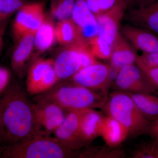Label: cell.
<instances>
[{
  "label": "cell",
  "instance_id": "cell-1",
  "mask_svg": "<svg viewBox=\"0 0 158 158\" xmlns=\"http://www.w3.org/2000/svg\"><path fill=\"white\" fill-rule=\"evenodd\" d=\"M0 97L5 136L3 143L11 145L31 136L46 135L37 123L26 89L17 83L8 84Z\"/></svg>",
  "mask_w": 158,
  "mask_h": 158
},
{
  "label": "cell",
  "instance_id": "cell-2",
  "mask_svg": "<svg viewBox=\"0 0 158 158\" xmlns=\"http://www.w3.org/2000/svg\"><path fill=\"white\" fill-rule=\"evenodd\" d=\"M108 98L107 91L94 90L75 85H59L36 95L34 101L54 103L66 112L101 108Z\"/></svg>",
  "mask_w": 158,
  "mask_h": 158
},
{
  "label": "cell",
  "instance_id": "cell-3",
  "mask_svg": "<svg viewBox=\"0 0 158 158\" xmlns=\"http://www.w3.org/2000/svg\"><path fill=\"white\" fill-rule=\"evenodd\" d=\"M79 153L50 136L38 135L6 145L0 153L6 158H69Z\"/></svg>",
  "mask_w": 158,
  "mask_h": 158
},
{
  "label": "cell",
  "instance_id": "cell-4",
  "mask_svg": "<svg viewBox=\"0 0 158 158\" xmlns=\"http://www.w3.org/2000/svg\"><path fill=\"white\" fill-rule=\"evenodd\" d=\"M101 108L107 116L113 117L122 124L133 138L148 135L151 121L127 93L120 91L112 93Z\"/></svg>",
  "mask_w": 158,
  "mask_h": 158
},
{
  "label": "cell",
  "instance_id": "cell-5",
  "mask_svg": "<svg viewBox=\"0 0 158 158\" xmlns=\"http://www.w3.org/2000/svg\"><path fill=\"white\" fill-rule=\"evenodd\" d=\"M59 80L54 69V60L37 59L28 71L26 90L31 95L41 94L53 88Z\"/></svg>",
  "mask_w": 158,
  "mask_h": 158
},
{
  "label": "cell",
  "instance_id": "cell-6",
  "mask_svg": "<svg viewBox=\"0 0 158 158\" xmlns=\"http://www.w3.org/2000/svg\"><path fill=\"white\" fill-rule=\"evenodd\" d=\"M115 87L119 91L130 93H155L156 88L136 64L123 67L116 74Z\"/></svg>",
  "mask_w": 158,
  "mask_h": 158
},
{
  "label": "cell",
  "instance_id": "cell-7",
  "mask_svg": "<svg viewBox=\"0 0 158 158\" xmlns=\"http://www.w3.org/2000/svg\"><path fill=\"white\" fill-rule=\"evenodd\" d=\"M113 71L110 65L98 62L82 69L71 78L74 85L91 90L107 91Z\"/></svg>",
  "mask_w": 158,
  "mask_h": 158
},
{
  "label": "cell",
  "instance_id": "cell-8",
  "mask_svg": "<svg viewBox=\"0 0 158 158\" xmlns=\"http://www.w3.org/2000/svg\"><path fill=\"white\" fill-rule=\"evenodd\" d=\"M127 9L124 0H121L108 11L95 16L98 27V35L111 45L120 33V23Z\"/></svg>",
  "mask_w": 158,
  "mask_h": 158
},
{
  "label": "cell",
  "instance_id": "cell-9",
  "mask_svg": "<svg viewBox=\"0 0 158 158\" xmlns=\"http://www.w3.org/2000/svg\"><path fill=\"white\" fill-rule=\"evenodd\" d=\"M45 19L41 4H25L18 10L14 20L13 31L15 37L19 40L26 34L36 32Z\"/></svg>",
  "mask_w": 158,
  "mask_h": 158
},
{
  "label": "cell",
  "instance_id": "cell-10",
  "mask_svg": "<svg viewBox=\"0 0 158 158\" xmlns=\"http://www.w3.org/2000/svg\"><path fill=\"white\" fill-rule=\"evenodd\" d=\"M34 108L40 127L47 136L62 124L67 113L58 105L48 102L34 101Z\"/></svg>",
  "mask_w": 158,
  "mask_h": 158
},
{
  "label": "cell",
  "instance_id": "cell-11",
  "mask_svg": "<svg viewBox=\"0 0 158 158\" xmlns=\"http://www.w3.org/2000/svg\"><path fill=\"white\" fill-rule=\"evenodd\" d=\"M82 110L67 112L64 121L53 133L55 138L65 146L75 151L78 150L86 145L80 132Z\"/></svg>",
  "mask_w": 158,
  "mask_h": 158
},
{
  "label": "cell",
  "instance_id": "cell-12",
  "mask_svg": "<svg viewBox=\"0 0 158 158\" xmlns=\"http://www.w3.org/2000/svg\"><path fill=\"white\" fill-rule=\"evenodd\" d=\"M71 19L77 29L78 40L88 43L90 38L98 35V27L96 17L85 0H75Z\"/></svg>",
  "mask_w": 158,
  "mask_h": 158
},
{
  "label": "cell",
  "instance_id": "cell-13",
  "mask_svg": "<svg viewBox=\"0 0 158 158\" xmlns=\"http://www.w3.org/2000/svg\"><path fill=\"white\" fill-rule=\"evenodd\" d=\"M120 34L136 51L144 53L158 51V37L149 31L126 23L120 26Z\"/></svg>",
  "mask_w": 158,
  "mask_h": 158
},
{
  "label": "cell",
  "instance_id": "cell-14",
  "mask_svg": "<svg viewBox=\"0 0 158 158\" xmlns=\"http://www.w3.org/2000/svg\"><path fill=\"white\" fill-rule=\"evenodd\" d=\"M123 19L127 23L146 29L158 37V1L142 8L127 9Z\"/></svg>",
  "mask_w": 158,
  "mask_h": 158
},
{
  "label": "cell",
  "instance_id": "cell-15",
  "mask_svg": "<svg viewBox=\"0 0 158 158\" xmlns=\"http://www.w3.org/2000/svg\"><path fill=\"white\" fill-rule=\"evenodd\" d=\"M81 68V60L74 44L67 46L54 61V69L59 80L72 77Z\"/></svg>",
  "mask_w": 158,
  "mask_h": 158
},
{
  "label": "cell",
  "instance_id": "cell-16",
  "mask_svg": "<svg viewBox=\"0 0 158 158\" xmlns=\"http://www.w3.org/2000/svg\"><path fill=\"white\" fill-rule=\"evenodd\" d=\"M138 56L136 50L119 33L112 45L110 65L117 74L123 67L136 64Z\"/></svg>",
  "mask_w": 158,
  "mask_h": 158
},
{
  "label": "cell",
  "instance_id": "cell-17",
  "mask_svg": "<svg viewBox=\"0 0 158 158\" xmlns=\"http://www.w3.org/2000/svg\"><path fill=\"white\" fill-rule=\"evenodd\" d=\"M35 33L30 32L20 38L11 56V67L20 77L23 76L26 64L33 52Z\"/></svg>",
  "mask_w": 158,
  "mask_h": 158
},
{
  "label": "cell",
  "instance_id": "cell-18",
  "mask_svg": "<svg viewBox=\"0 0 158 158\" xmlns=\"http://www.w3.org/2000/svg\"><path fill=\"white\" fill-rule=\"evenodd\" d=\"M104 116L94 109L82 110L80 118L81 136L85 144L101 135Z\"/></svg>",
  "mask_w": 158,
  "mask_h": 158
},
{
  "label": "cell",
  "instance_id": "cell-19",
  "mask_svg": "<svg viewBox=\"0 0 158 158\" xmlns=\"http://www.w3.org/2000/svg\"><path fill=\"white\" fill-rule=\"evenodd\" d=\"M129 135L127 130L119 122L111 116H104L100 136L106 145L118 147Z\"/></svg>",
  "mask_w": 158,
  "mask_h": 158
},
{
  "label": "cell",
  "instance_id": "cell-20",
  "mask_svg": "<svg viewBox=\"0 0 158 158\" xmlns=\"http://www.w3.org/2000/svg\"><path fill=\"white\" fill-rule=\"evenodd\" d=\"M127 93L149 121H152L158 117V96L153 94Z\"/></svg>",
  "mask_w": 158,
  "mask_h": 158
},
{
  "label": "cell",
  "instance_id": "cell-21",
  "mask_svg": "<svg viewBox=\"0 0 158 158\" xmlns=\"http://www.w3.org/2000/svg\"><path fill=\"white\" fill-rule=\"evenodd\" d=\"M55 38V26L53 23L50 19L45 18L35 33L34 46L40 52H45L52 45Z\"/></svg>",
  "mask_w": 158,
  "mask_h": 158
},
{
  "label": "cell",
  "instance_id": "cell-22",
  "mask_svg": "<svg viewBox=\"0 0 158 158\" xmlns=\"http://www.w3.org/2000/svg\"><path fill=\"white\" fill-rule=\"evenodd\" d=\"M55 38L61 45H71L78 39L76 25L71 19L60 21L55 27Z\"/></svg>",
  "mask_w": 158,
  "mask_h": 158
},
{
  "label": "cell",
  "instance_id": "cell-23",
  "mask_svg": "<svg viewBox=\"0 0 158 158\" xmlns=\"http://www.w3.org/2000/svg\"><path fill=\"white\" fill-rule=\"evenodd\" d=\"M89 148L79 153L78 158H118L124 156V153L120 148L108 146Z\"/></svg>",
  "mask_w": 158,
  "mask_h": 158
},
{
  "label": "cell",
  "instance_id": "cell-24",
  "mask_svg": "<svg viewBox=\"0 0 158 158\" xmlns=\"http://www.w3.org/2000/svg\"><path fill=\"white\" fill-rule=\"evenodd\" d=\"M75 0H51L52 14L60 21L71 19Z\"/></svg>",
  "mask_w": 158,
  "mask_h": 158
},
{
  "label": "cell",
  "instance_id": "cell-25",
  "mask_svg": "<svg viewBox=\"0 0 158 158\" xmlns=\"http://www.w3.org/2000/svg\"><path fill=\"white\" fill-rule=\"evenodd\" d=\"M88 44L91 53L96 58L110 59L112 51V45L98 35L90 38Z\"/></svg>",
  "mask_w": 158,
  "mask_h": 158
},
{
  "label": "cell",
  "instance_id": "cell-26",
  "mask_svg": "<svg viewBox=\"0 0 158 158\" xmlns=\"http://www.w3.org/2000/svg\"><path fill=\"white\" fill-rule=\"evenodd\" d=\"M73 44L81 60V69L98 62L91 53L88 43L81 40H77Z\"/></svg>",
  "mask_w": 158,
  "mask_h": 158
},
{
  "label": "cell",
  "instance_id": "cell-27",
  "mask_svg": "<svg viewBox=\"0 0 158 158\" xmlns=\"http://www.w3.org/2000/svg\"><path fill=\"white\" fill-rule=\"evenodd\" d=\"M134 158H158V142L143 143L138 146L133 153Z\"/></svg>",
  "mask_w": 158,
  "mask_h": 158
},
{
  "label": "cell",
  "instance_id": "cell-28",
  "mask_svg": "<svg viewBox=\"0 0 158 158\" xmlns=\"http://www.w3.org/2000/svg\"><path fill=\"white\" fill-rule=\"evenodd\" d=\"M121 0H85L95 16L111 9Z\"/></svg>",
  "mask_w": 158,
  "mask_h": 158
},
{
  "label": "cell",
  "instance_id": "cell-29",
  "mask_svg": "<svg viewBox=\"0 0 158 158\" xmlns=\"http://www.w3.org/2000/svg\"><path fill=\"white\" fill-rule=\"evenodd\" d=\"M25 5L24 0H2L0 12V22L4 21L15 11Z\"/></svg>",
  "mask_w": 158,
  "mask_h": 158
},
{
  "label": "cell",
  "instance_id": "cell-30",
  "mask_svg": "<svg viewBox=\"0 0 158 158\" xmlns=\"http://www.w3.org/2000/svg\"><path fill=\"white\" fill-rule=\"evenodd\" d=\"M136 64L144 72L158 91V67L151 66L138 60Z\"/></svg>",
  "mask_w": 158,
  "mask_h": 158
},
{
  "label": "cell",
  "instance_id": "cell-31",
  "mask_svg": "<svg viewBox=\"0 0 158 158\" xmlns=\"http://www.w3.org/2000/svg\"><path fill=\"white\" fill-rule=\"evenodd\" d=\"M137 60L151 66L158 67V51L150 53H144L138 56Z\"/></svg>",
  "mask_w": 158,
  "mask_h": 158
},
{
  "label": "cell",
  "instance_id": "cell-32",
  "mask_svg": "<svg viewBox=\"0 0 158 158\" xmlns=\"http://www.w3.org/2000/svg\"><path fill=\"white\" fill-rule=\"evenodd\" d=\"M128 9L139 8L145 7L158 0H124Z\"/></svg>",
  "mask_w": 158,
  "mask_h": 158
},
{
  "label": "cell",
  "instance_id": "cell-33",
  "mask_svg": "<svg viewBox=\"0 0 158 158\" xmlns=\"http://www.w3.org/2000/svg\"><path fill=\"white\" fill-rule=\"evenodd\" d=\"M10 73L6 68L0 67V93L6 89L9 83Z\"/></svg>",
  "mask_w": 158,
  "mask_h": 158
},
{
  "label": "cell",
  "instance_id": "cell-34",
  "mask_svg": "<svg viewBox=\"0 0 158 158\" xmlns=\"http://www.w3.org/2000/svg\"><path fill=\"white\" fill-rule=\"evenodd\" d=\"M148 135L153 140L158 142V116L154 120L151 121Z\"/></svg>",
  "mask_w": 158,
  "mask_h": 158
},
{
  "label": "cell",
  "instance_id": "cell-35",
  "mask_svg": "<svg viewBox=\"0 0 158 158\" xmlns=\"http://www.w3.org/2000/svg\"><path fill=\"white\" fill-rule=\"evenodd\" d=\"M5 132H4V124H3L2 110L0 106V144L4 142Z\"/></svg>",
  "mask_w": 158,
  "mask_h": 158
},
{
  "label": "cell",
  "instance_id": "cell-36",
  "mask_svg": "<svg viewBox=\"0 0 158 158\" xmlns=\"http://www.w3.org/2000/svg\"><path fill=\"white\" fill-rule=\"evenodd\" d=\"M5 29H6V25L0 27V48L2 43L3 37L5 33Z\"/></svg>",
  "mask_w": 158,
  "mask_h": 158
},
{
  "label": "cell",
  "instance_id": "cell-37",
  "mask_svg": "<svg viewBox=\"0 0 158 158\" xmlns=\"http://www.w3.org/2000/svg\"><path fill=\"white\" fill-rule=\"evenodd\" d=\"M2 0H0V12H1V7H2Z\"/></svg>",
  "mask_w": 158,
  "mask_h": 158
}]
</instances>
